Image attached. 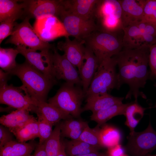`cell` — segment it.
<instances>
[{
    "mask_svg": "<svg viewBox=\"0 0 156 156\" xmlns=\"http://www.w3.org/2000/svg\"><path fill=\"white\" fill-rule=\"evenodd\" d=\"M13 134L4 126L0 125V148L9 142L14 140Z\"/></svg>",
    "mask_w": 156,
    "mask_h": 156,
    "instance_id": "74e56055",
    "label": "cell"
},
{
    "mask_svg": "<svg viewBox=\"0 0 156 156\" xmlns=\"http://www.w3.org/2000/svg\"><path fill=\"white\" fill-rule=\"evenodd\" d=\"M146 109L138 104V101L129 103L124 115L126 118L125 125L129 129L130 133L135 131V127L143 117Z\"/></svg>",
    "mask_w": 156,
    "mask_h": 156,
    "instance_id": "4316f807",
    "label": "cell"
},
{
    "mask_svg": "<svg viewBox=\"0 0 156 156\" xmlns=\"http://www.w3.org/2000/svg\"><path fill=\"white\" fill-rule=\"evenodd\" d=\"M16 49L35 68L49 78L56 79L53 70V52L50 50L38 52L21 45L17 46Z\"/></svg>",
    "mask_w": 156,
    "mask_h": 156,
    "instance_id": "7c38bea8",
    "label": "cell"
},
{
    "mask_svg": "<svg viewBox=\"0 0 156 156\" xmlns=\"http://www.w3.org/2000/svg\"><path fill=\"white\" fill-rule=\"evenodd\" d=\"M127 139L126 149L132 156H146L156 148V131L150 122L143 131L130 133Z\"/></svg>",
    "mask_w": 156,
    "mask_h": 156,
    "instance_id": "9c48e42d",
    "label": "cell"
},
{
    "mask_svg": "<svg viewBox=\"0 0 156 156\" xmlns=\"http://www.w3.org/2000/svg\"><path fill=\"white\" fill-rule=\"evenodd\" d=\"M122 39L117 34L97 30L83 40L85 46L92 51L100 64L103 60L116 55L122 50Z\"/></svg>",
    "mask_w": 156,
    "mask_h": 156,
    "instance_id": "5b68a950",
    "label": "cell"
},
{
    "mask_svg": "<svg viewBox=\"0 0 156 156\" xmlns=\"http://www.w3.org/2000/svg\"><path fill=\"white\" fill-rule=\"evenodd\" d=\"M146 156H156V154L155 155H151L149 154Z\"/></svg>",
    "mask_w": 156,
    "mask_h": 156,
    "instance_id": "ee69618b",
    "label": "cell"
},
{
    "mask_svg": "<svg viewBox=\"0 0 156 156\" xmlns=\"http://www.w3.org/2000/svg\"><path fill=\"white\" fill-rule=\"evenodd\" d=\"M109 156H123L125 155L124 148L120 144L108 148Z\"/></svg>",
    "mask_w": 156,
    "mask_h": 156,
    "instance_id": "f35d334b",
    "label": "cell"
},
{
    "mask_svg": "<svg viewBox=\"0 0 156 156\" xmlns=\"http://www.w3.org/2000/svg\"><path fill=\"white\" fill-rule=\"evenodd\" d=\"M85 42L75 38L70 40L68 36L65 37V40L59 42L58 49L64 52V55L67 60L78 68L79 71L84 60Z\"/></svg>",
    "mask_w": 156,
    "mask_h": 156,
    "instance_id": "9a60e30c",
    "label": "cell"
},
{
    "mask_svg": "<svg viewBox=\"0 0 156 156\" xmlns=\"http://www.w3.org/2000/svg\"><path fill=\"white\" fill-rule=\"evenodd\" d=\"M85 97L82 87L65 82L48 101L65 113L79 118L82 112L81 106Z\"/></svg>",
    "mask_w": 156,
    "mask_h": 156,
    "instance_id": "3957f363",
    "label": "cell"
},
{
    "mask_svg": "<svg viewBox=\"0 0 156 156\" xmlns=\"http://www.w3.org/2000/svg\"><path fill=\"white\" fill-rule=\"evenodd\" d=\"M119 1L122 9L123 29L142 20L146 0Z\"/></svg>",
    "mask_w": 156,
    "mask_h": 156,
    "instance_id": "e0dca14e",
    "label": "cell"
},
{
    "mask_svg": "<svg viewBox=\"0 0 156 156\" xmlns=\"http://www.w3.org/2000/svg\"><path fill=\"white\" fill-rule=\"evenodd\" d=\"M117 63L114 56L105 59L99 64L89 88L86 97L109 92L114 89L119 90Z\"/></svg>",
    "mask_w": 156,
    "mask_h": 156,
    "instance_id": "277c9868",
    "label": "cell"
},
{
    "mask_svg": "<svg viewBox=\"0 0 156 156\" xmlns=\"http://www.w3.org/2000/svg\"><path fill=\"white\" fill-rule=\"evenodd\" d=\"M60 123L57 124L49 137L43 143L48 156H57L62 145Z\"/></svg>",
    "mask_w": 156,
    "mask_h": 156,
    "instance_id": "f546056e",
    "label": "cell"
},
{
    "mask_svg": "<svg viewBox=\"0 0 156 156\" xmlns=\"http://www.w3.org/2000/svg\"><path fill=\"white\" fill-rule=\"evenodd\" d=\"M0 103L16 109H26L35 113L37 108L31 97L21 87L7 84L0 86Z\"/></svg>",
    "mask_w": 156,
    "mask_h": 156,
    "instance_id": "8fae6325",
    "label": "cell"
},
{
    "mask_svg": "<svg viewBox=\"0 0 156 156\" xmlns=\"http://www.w3.org/2000/svg\"><path fill=\"white\" fill-rule=\"evenodd\" d=\"M99 0H62V3L63 9L67 12L88 20L95 19V10Z\"/></svg>",
    "mask_w": 156,
    "mask_h": 156,
    "instance_id": "2e32d148",
    "label": "cell"
},
{
    "mask_svg": "<svg viewBox=\"0 0 156 156\" xmlns=\"http://www.w3.org/2000/svg\"><path fill=\"white\" fill-rule=\"evenodd\" d=\"M34 150V154L31 156H48L43 144L38 143Z\"/></svg>",
    "mask_w": 156,
    "mask_h": 156,
    "instance_id": "ab89813d",
    "label": "cell"
},
{
    "mask_svg": "<svg viewBox=\"0 0 156 156\" xmlns=\"http://www.w3.org/2000/svg\"><path fill=\"white\" fill-rule=\"evenodd\" d=\"M38 117L39 139V144H42L50 135L53 125L40 113L36 114Z\"/></svg>",
    "mask_w": 156,
    "mask_h": 156,
    "instance_id": "836d02e7",
    "label": "cell"
},
{
    "mask_svg": "<svg viewBox=\"0 0 156 156\" xmlns=\"http://www.w3.org/2000/svg\"><path fill=\"white\" fill-rule=\"evenodd\" d=\"M19 53L16 49L0 48V67L4 72L9 74L16 67V58Z\"/></svg>",
    "mask_w": 156,
    "mask_h": 156,
    "instance_id": "4dcf8cb0",
    "label": "cell"
},
{
    "mask_svg": "<svg viewBox=\"0 0 156 156\" xmlns=\"http://www.w3.org/2000/svg\"><path fill=\"white\" fill-rule=\"evenodd\" d=\"M100 127L97 125L94 128H91L88 125L77 140L100 149L102 148L99 139Z\"/></svg>",
    "mask_w": 156,
    "mask_h": 156,
    "instance_id": "d6a6232c",
    "label": "cell"
},
{
    "mask_svg": "<svg viewBox=\"0 0 156 156\" xmlns=\"http://www.w3.org/2000/svg\"><path fill=\"white\" fill-rule=\"evenodd\" d=\"M148 65L150 70L149 79H156V43L149 48Z\"/></svg>",
    "mask_w": 156,
    "mask_h": 156,
    "instance_id": "8d00e7d4",
    "label": "cell"
},
{
    "mask_svg": "<svg viewBox=\"0 0 156 156\" xmlns=\"http://www.w3.org/2000/svg\"><path fill=\"white\" fill-rule=\"evenodd\" d=\"M14 135L17 141L21 142H26L28 140L39 138L37 119L29 122L17 131Z\"/></svg>",
    "mask_w": 156,
    "mask_h": 156,
    "instance_id": "1f68e13d",
    "label": "cell"
},
{
    "mask_svg": "<svg viewBox=\"0 0 156 156\" xmlns=\"http://www.w3.org/2000/svg\"><path fill=\"white\" fill-rule=\"evenodd\" d=\"M19 18L16 17L9 18L0 24V44L3 41L12 34L14 28L16 23V21Z\"/></svg>",
    "mask_w": 156,
    "mask_h": 156,
    "instance_id": "d590c367",
    "label": "cell"
},
{
    "mask_svg": "<svg viewBox=\"0 0 156 156\" xmlns=\"http://www.w3.org/2000/svg\"><path fill=\"white\" fill-rule=\"evenodd\" d=\"M9 73H6L1 69H0V86L7 84L9 75Z\"/></svg>",
    "mask_w": 156,
    "mask_h": 156,
    "instance_id": "60d3db41",
    "label": "cell"
},
{
    "mask_svg": "<svg viewBox=\"0 0 156 156\" xmlns=\"http://www.w3.org/2000/svg\"><path fill=\"white\" fill-rule=\"evenodd\" d=\"M123 156H127V155H125H125H123Z\"/></svg>",
    "mask_w": 156,
    "mask_h": 156,
    "instance_id": "bcb514c9",
    "label": "cell"
},
{
    "mask_svg": "<svg viewBox=\"0 0 156 156\" xmlns=\"http://www.w3.org/2000/svg\"><path fill=\"white\" fill-rule=\"evenodd\" d=\"M29 112L26 109H16L2 116L0 118V124L8 128L14 134L18 130L37 119Z\"/></svg>",
    "mask_w": 156,
    "mask_h": 156,
    "instance_id": "ffe728a7",
    "label": "cell"
},
{
    "mask_svg": "<svg viewBox=\"0 0 156 156\" xmlns=\"http://www.w3.org/2000/svg\"><path fill=\"white\" fill-rule=\"evenodd\" d=\"M84 62L79 71L82 83V89L86 94L99 63L92 51L85 46Z\"/></svg>",
    "mask_w": 156,
    "mask_h": 156,
    "instance_id": "d6986e66",
    "label": "cell"
},
{
    "mask_svg": "<svg viewBox=\"0 0 156 156\" xmlns=\"http://www.w3.org/2000/svg\"><path fill=\"white\" fill-rule=\"evenodd\" d=\"M67 156H75L98 152L100 148L78 140H62Z\"/></svg>",
    "mask_w": 156,
    "mask_h": 156,
    "instance_id": "484cf974",
    "label": "cell"
},
{
    "mask_svg": "<svg viewBox=\"0 0 156 156\" xmlns=\"http://www.w3.org/2000/svg\"><path fill=\"white\" fill-rule=\"evenodd\" d=\"M38 144L33 141L26 143L14 140L0 148V156H31Z\"/></svg>",
    "mask_w": 156,
    "mask_h": 156,
    "instance_id": "7402d4cb",
    "label": "cell"
},
{
    "mask_svg": "<svg viewBox=\"0 0 156 156\" xmlns=\"http://www.w3.org/2000/svg\"><path fill=\"white\" fill-rule=\"evenodd\" d=\"M106 156H109L108 155H107Z\"/></svg>",
    "mask_w": 156,
    "mask_h": 156,
    "instance_id": "7dc6e473",
    "label": "cell"
},
{
    "mask_svg": "<svg viewBox=\"0 0 156 156\" xmlns=\"http://www.w3.org/2000/svg\"><path fill=\"white\" fill-rule=\"evenodd\" d=\"M25 2L26 16L36 20L59 16L63 9L62 0H26Z\"/></svg>",
    "mask_w": 156,
    "mask_h": 156,
    "instance_id": "4fadbf2b",
    "label": "cell"
},
{
    "mask_svg": "<svg viewBox=\"0 0 156 156\" xmlns=\"http://www.w3.org/2000/svg\"><path fill=\"white\" fill-rule=\"evenodd\" d=\"M149 48L122 49L114 56L118 68L119 86L120 88L122 85L126 84L129 87L126 99L133 97L135 101H137L139 97L146 99L140 89L145 87L149 77L150 72L148 69Z\"/></svg>",
    "mask_w": 156,
    "mask_h": 156,
    "instance_id": "6da1fadb",
    "label": "cell"
},
{
    "mask_svg": "<svg viewBox=\"0 0 156 156\" xmlns=\"http://www.w3.org/2000/svg\"><path fill=\"white\" fill-rule=\"evenodd\" d=\"M154 85L156 87V83H155ZM154 107L156 108V103L155 104Z\"/></svg>",
    "mask_w": 156,
    "mask_h": 156,
    "instance_id": "f6af8a7d",
    "label": "cell"
},
{
    "mask_svg": "<svg viewBox=\"0 0 156 156\" xmlns=\"http://www.w3.org/2000/svg\"><path fill=\"white\" fill-rule=\"evenodd\" d=\"M61 136L77 140L88 125L87 122L74 120L73 118L64 120L60 123Z\"/></svg>",
    "mask_w": 156,
    "mask_h": 156,
    "instance_id": "cb8c5ba5",
    "label": "cell"
},
{
    "mask_svg": "<svg viewBox=\"0 0 156 156\" xmlns=\"http://www.w3.org/2000/svg\"><path fill=\"white\" fill-rule=\"evenodd\" d=\"M121 15L119 0H99L95 14L98 30L116 34L122 31Z\"/></svg>",
    "mask_w": 156,
    "mask_h": 156,
    "instance_id": "52a82bcc",
    "label": "cell"
},
{
    "mask_svg": "<svg viewBox=\"0 0 156 156\" xmlns=\"http://www.w3.org/2000/svg\"><path fill=\"white\" fill-rule=\"evenodd\" d=\"M57 156H66L64 151V146L62 142V145L61 149Z\"/></svg>",
    "mask_w": 156,
    "mask_h": 156,
    "instance_id": "7bdbcfd3",
    "label": "cell"
},
{
    "mask_svg": "<svg viewBox=\"0 0 156 156\" xmlns=\"http://www.w3.org/2000/svg\"><path fill=\"white\" fill-rule=\"evenodd\" d=\"M86 98V103L82 107V112L90 111L92 114L114 105L122 103L124 99L123 97L115 96L109 93L91 95Z\"/></svg>",
    "mask_w": 156,
    "mask_h": 156,
    "instance_id": "ac0fdd59",
    "label": "cell"
},
{
    "mask_svg": "<svg viewBox=\"0 0 156 156\" xmlns=\"http://www.w3.org/2000/svg\"><path fill=\"white\" fill-rule=\"evenodd\" d=\"M17 76L23 85L20 86L24 92L31 98L46 102L48 94L57 81L49 78L30 65L26 61L10 73Z\"/></svg>",
    "mask_w": 156,
    "mask_h": 156,
    "instance_id": "7a4b0ae2",
    "label": "cell"
},
{
    "mask_svg": "<svg viewBox=\"0 0 156 156\" xmlns=\"http://www.w3.org/2000/svg\"><path fill=\"white\" fill-rule=\"evenodd\" d=\"M129 103L117 104L106 109L92 114L90 119L95 121L101 126L112 118L118 115H124L126 108Z\"/></svg>",
    "mask_w": 156,
    "mask_h": 156,
    "instance_id": "d4e9b609",
    "label": "cell"
},
{
    "mask_svg": "<svg viewBox=\"0 0 156 156\" xmlns=\"http://www.w3.org/2000/svg\"><path fill=\"white\" fill-rule=\"evenodd\" d=\"M31 99L33 105L37 109L36 114L40 113L53 125L59 123L61 120L73 118L48 103Z\"/></svg>",
    "mask_w": 156,
    "mask_h": 156,
    "instance_id": "44dd1931",
    "label": "cell"
},
{
    "mask_svg": "<svg viewBox=\"0 0 156 156\" xmlns=\"http://www.w3.org/2000/svg\"><path fill=\"white\" fill-rule=\"evenodd\" d=\"M123 49L150 47L156 43V25L142 20L123 29Z\"/></svg>",
    "mask_w": 156,
    "mask_h": 156,
    "instance_id": "8992f818",
    "label": "cell"
},
{
    "mask_svg": "<svg viewBox=\"0 0 156 156\" xmlns=\"http://www.w3.org/2000/svg\"><path fill=\"white\" fill-rule=\"evenodd\" d=\"M106 155L103 154L99 153L98 152L75 156H106Z\"/></svg>",
    "mask_w": 156,
    "mask_h": 156,
    "instance_id": "b9f144b4",
    "label": "cell"
},
{
    "mask_svg": "<svg viewBox=\"0 0 156 156\" xmlns=\"http://www.w3.org/2000/svg\"><path fill=\"white\" fill-rule=\"evenodd\" d=\"M99 139L102 147L108 148L119 144L121 135L117 128L105 124L100 129Z\"/></svg>",
    "mask_w": 156,
    "mask_h": 156,
    "instance_id": "83f0119b",
    "label": "cell"
},
{
    "mask_svg": "<svg viewBox=\"0 0 156 156\" xmlns=\"http://www.w3.org/2000/svg\"><path fill=\"white\" fill-rule=\"evenodd\" d=\"M53 52V70L57 80L63 79L66 82L82 87V83L76 67L63 54L60 55L54 47Z\"/></svg>",
    "mask_w": 156,
    "mask_h": 156,
    "instance_id": "5bb4252c",
    "label": "cell"
},
{
    "mask_svg": "<svg viewBox=\"0 0 156 156\" xmlns=\"http://www.w3.org/2000/svg\"><path fill=\"white\" fill-rule=\"evenodd\" d=\"M55 16H51L41 19L43 22L41 27L34 28L39 36L43 40L47 42L60 36L56 31L57 24L59 21Z\"/></svg>",
    "mask_w": 156,
    "mask_h": 156,
    "instance_id": "f1b7e54d",
    "label": "cell"
},
{
    "mask_svg": "<svg viewBox=\"0 0 156 156\" xmlns=\"http://www.w3.org/2000/svg\"><path fill=\"white\" fill-rule=\"evenodd\" d=\"M30 18L27 16L20 23H16L5 43L21 45L36 51L53 49L54 47L52 44L39 36L29 23Z\"/></svg>",
    "mask_w": 156,
    "mask_h": 156,
    "instance_id": "ba28073f",
    "label": "cell"
},
{
    "mask_svg": "<svg viewBox=\"0 0 156 156\" xmlns=\"http://www.w3.org/2000/svg\"><path fill=\"white\" fill-rule=\"evenodd\" d=\"M25 0H0V22L13 17L25 15Z\"/></svg>",
    "mask_w": 156,
    "mask_h": 156,
    "instance_id": "603a6c76",
    "label": "cell"
},
{
    "mask_svg": "<svg viewBox=\"0 0 156 156\" xmlns=\"http://www.w3.org/2000/svg\"><path fill=\"white\" fill-rule=\"evenodd\" d=\"M142 20L156 25V0H146Z\"/></svg>",
    "mask_w": 156,
    "mask_h": 156,
    "instance_id": "e575fe53",
    "label": "cell"
},
{
    "mask_svg": "<svg viewBox=\"0 0 156 156\" xmlns=\"http://www.w3.org/2000/svg\"><path fill=\"white\" fill-rule=\"evenodd\" d=\"M68 36L83 40L93 32L98 30L95 19L86 20L71 14L63 9L59 16Z\"/></svg>",
    "mask_w": 156,
    "mask_h": 156,
    "instance_id": "30bf717a",
    "label": "cell"
}]
</instances>
